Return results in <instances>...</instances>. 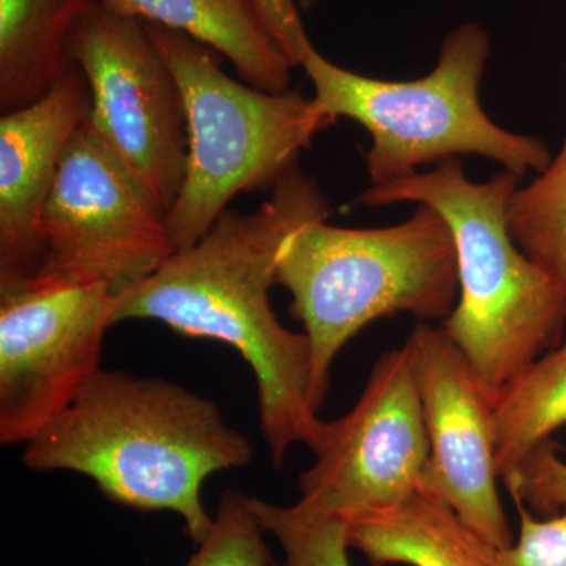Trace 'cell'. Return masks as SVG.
Returning a JSON list of instances; mask_svg holds the SVG:
<instances>
[{
	"mask_svg": "<svg viewBox=\"0 0 566 566\" xmlns=\"http://www.w3.org/2000/svg\"><path fill=\"white\" fill-rule=\"evenodd\" d=\"M329 216L318 181L297 167L255 211L226 210L189 248L115 296L112 324L155 319L186 337L232 346L255 376L259 422L274 465L294 444L316 449L324 427L312 405L307 335L271 305L277 259L290 234Z\"/></svg>",
	"mask_w": 566,
	"mask_h": 566,
	"instance_id": "6da1fadb",
	"label": "cell"
},
{
	"mask_svg": "<svg viewBox=\"0 0 566 566\" xmlns=\"http://www.w3.org/2000/svg\"><path fill=\"white\" fill-rule=\"evenodd\" d=\"M252 457V442L227 423L216 401L167 379L102 368L25 444L22 463L88 476L126 509L172 512L197 546L214 524L203 483L245 468Z\"/></svg>",
	"mask_w": 566,
	"mask_h": 566,
	"instance_id": "7a4b0ae2",
	"label": "cell"
},
{
	"mask_svg": "<svg viewBox=\"0 0 566 566\" xmlns=\"http://www.w3.org/2000/svg\"><path fill=\"white\" fill-rule=\"evenodd\" d=\"M523 175L502 169L471 181L458 158L430 172L370 186L360 207L416 202L438 211L452 230L460 300L441 327L488 389L497 394L566 335V300L517 248L506 227L510 197Z\"/></svg>",
	"mask_w": 566,
	"mask_h": 566,
	"instance_id": "3957f363",
	"label": "cell"
},
{
	"mask_svg": "<svg viewBox=\"0 0 566 566\" xmlns=\"http://www.w3.org/2000/svg\"><path fill=\"white\" fill-rule=\"evenodd\" d=\"M277 285L292 294L290 312L311 344V397L319 411L335 357L368 324L400 314L423 322L450 315L460 292L455 241L428 205L379 229H345L322 219L286 238Z\"/></svg>",
	"mask_w": 566,
	"mask_h": 566,
	"instance_id": "277c9868",
	"label": "cell"
},
{
	"mask_svg": "<svg viewBox=\"0 0 566 566\" xmlns=\"http://www.w3.org/2000/svg\"><path fill=\"white\" fill-rule=\"evenodd\" d=\"M491 39L480 22L447 33L438 65L415 81H382L342 69L314 44L303 66L326 117L349 118L370 134L364 153L371 186L401 180L420 166L476 155L520 175L543 172L553 161L542 140L502 128L480 104Z\"/></svg>",
	"mask_w": 566,
	"mask_h": 566,
	"instance_id": "5b68a950",
	"label": "cell"
},
{
	"mask_svg": "<svg viewBox=\"0 0 566 566\" xmlns=\"http://www.w3.org/2000/svg\"><path fill=\"white\" fill-rule=\"evenodd\" d=\"M180 84L188 115V164L167 229L177 251L214 226L243 192L268 191L300 167L301 153L333 126L300 91L264 92L230 77L210 48L145 22Z\"/></svg>",
	"mask_w": 566,
	"mask_h": 566,
	"instance_id": "8992f818",
	"label": "cell"
},
{
	"mask_svg": "<svg viewBox=\"0 0 566 566\" xmlns=\"http://www.w3.org/2000/svg\"><path fill=\"white\" fill-rule=\"evenodd\" d=\"M41 240L43 262L33 279L103 285L115 296L177 252L167 211L88 118L63 148Z\"/></svg>",
	"mask_w": 566,
	"mask_h": 566,
	"instance_id": "52a82bcc",
	"label": "cell"
},
{
	"mask_svg": "<svg viewBox=\"0 0 566 566\" xmlns=\"http://www.w3.org/2000/svg\"><path fill=\"white\" fill-rule=\"evenodd\" d=\"M69 52L91 88L93 128L169 211L188 164V115L145 22L93 3L74 25Z\"/></svg>",
	"mask_w": 566,
	"mask_h": 566,
	"instance_id": "ba28073f",
	"label": "cell"
},
{
	"mask_svg": "<svg viewBox=\"0 0 566 566\" xmlns=\"http://www.w3.org/2000/svg\"><path fill=\"white\" fill-rule=\"evenodd\" d=\"M300 504L348 520L420 491L430 458L415 346L382 354L352 411L326 422Z\"/></svg>",
	"mask_w": 566,
	"mask_h": 566,
	"instance_id": "9c48e42d",
	"label": "cell"
},
{
	"mask_svg": "<svg viewBox=\"0 0 566 566\" xmlns=\"http://www.w3.org/2000/svg\"><path fill=\"white\" fill-rule=\"evenodd\" d=\"M115 294L32 279L0 294V444H28L102 370Z\"/></svg>",
	"mask_w": 566,
	"mask_h": 566,
	"instance_id": "30bf717a",
	"label": "cell"
},
{
	"mask_svg": "<svg viewBox=\"0 0 566 566\" xmlns=\"http://www.w3.org/2000/svg\"><path fill=\"white\" fill-rule=\"evenodd\" d=\"M415 346L430 458L420 491L446 502L491 545L515 542L495 463L494 395L442 327L419 323Z\"/></svg>",
	"mask_w": 566,
	"mask_h": 566,
	"instance_id": "8fae6325",
	"label": "cell"
},
{
	"mask_svg": "<svg viewBox=\"0 0 566 566\" xmlns=\"http://www.w3.org/2000/svg\"><path fill=\"white\" fill-rule=\"evenodd\" d=\"M91 107V88L74 63L40 102L0 118V294L39 274L44 207L63 148Z\"/></svg>",
	"mask_w": 566,
	"mask_h": 566,
	"instance_id": "7c38bea8",
	"label": "cell"
},
{
	"mask_svg": "<svg viewBox=\"0 0 566 566\" xmlns=\"http://www.w3.org/2000/svg\"><path fill=\"white\" fill-rule=\"evenodd\" d=\"M345 521L349 547L375 566H499V547L424 491Z\"/></svg>",
	"mask_w": 566,
	"mask_h": 566,
	"instance_id": "4fadbf2b",
	"label": "cell"
},
{
	"mask_svg": "<svg viewBox=\"0 0 566 566\" xmlns=\"http://www.w3.org/2000/svg\"><path fill=\"white\" fill-rule=\"evenodd\" d=\"M107 9L191 36L233 63L241 80L264 92L290 91L293 63L252 0H96Z\"/></svg>",
	"mask_w": 566,
	"mask_h": 566,
	"instance_id": "5bb4252c",
	"label": "cell"
},
{
	"mask_svg": "<svg viewBox=\"0 0 566 566\" xmlns=\"http://www.w3.org/2000/svg\"><path fill=\"white\" fill-rule=\"evenodd\" d=\"M96 0H0V112L40 102L69 74V40Z\"/></svg>",
	"mask_w": 566,
	"mask_h": 566,
	"instance_id": "9a60e30c",
	"label": "cell"
},
{
	"mask_svg": "<svg viewBox=\"0 0 566 566\" xmlns=\"http://www.w3.org/2000/svg\"><path fill=\"white\" fill-rule=\"evenodd\" d=\"M566 424V335L494 395L495 463L512 472Z\"/></svg>",
	"mask_w": 566,
	"mask_h": 566,
	"instance_id": "2e32d148",
	"label": "cell"
},
{
	"mask_svg": "<svg viewBox=\"0 0 566 566\" xmlns=\"http://www.w3.org/2000/svg\"><path fill=\"white\" fill-rule=\"evenodd\" d=\"M510 237L566 300V134L553 161L506 207Z\"/></svg>",
	"mask_w": 566,
	"mask_h": 566,
	"instance_id": "e0dca14e",
	"label": "cell"
},
{
	"mask_svg": "<svg viewBox=\"0 0 566 566\" xmlns=\"http://www.w3.org/2000/svg\"><path fill=\"white\" fill-rule=\"evenodd\" d=\"M251 505L283 553V562L271 566H352L344 517L314 512L300 502L277 505L251 497Z\"/></svg>",
	"mask_w": 566,
	"mask_h": 566,
	"instance_id": "ac0fdd59",
	"label": "cell"
},
{
	"mask_svg": "<svg viewBox=\"0 0 566 566\" xmlns=\"http://www.w3.org/2000/svg\"><path fill=\"white\" fill-rule=\"evenodd\" d=\"M264 535L251 497L227 490L216 509L210 535L182 566H271L274 560Z\"/></svg>",
	"mask_w": 566,
	"mask_h": 566,
	"instance_id": "d6986e66",
	"label": "cell"
},
{
	"mask_svg": "<svg viewBox=\"0 0 566 566\" xmlns=\"http://www.w3.org/2000/svg\"><path fill=\"white\" fill-rule=\"evenodd\" d=\"M558 450L560 446L549 439L502 476L516 505H524L543 517L566 509V461L558 457Z\"/></svg>",
	"mask_w": 566,
	"mask_h": 566,
	"instance_id": "ffe728a7",
	"label": "cell"
},
{
	"mask_svg": "<svg viewBox=\"0 0 566 566\" xmlns=\"http://www.w3.org/2000/svg\"><path fill=\"white\" fill-rule=\"evenodd\" d=\"M513 545L497 551L499 566H566V509L554 516L535 517L524 505Z\"/></svg>",
	"mask_w": 566,
	"mask_h": 566,
	"instance_id": "44dd1931",
	"label": "cell"
},
{
	"mask_svg": "<svg viewBox=\"0 0 566 566\" xmlns=\"http://www.w3.org/2000/svg\"><path fill=\"white\" fill-rule=\"evenodd\" d=\"M268 32L285 52L293 66H301L305 52L312 46L301 20L297 0H252Z\"/></svg>",
	"mask_w": 566,
	"mask_h": 566,
	"instance_id": "7402d4cb",
	"label": "cell"
},
{
	"mask_svg": "<svg viewBox=\"0 0 566 566\" xmlns=\"http://www.w3.org/2000/svg\"><path fill=\"white\" fill-rule=\"evenodd\" d=\"M297 2H300V6L303 7V9L308 10L314 6L315 0H297Z\"/></svg>",
	"mask_w": 566,
	"mask_h": 566,
	"instance_id": "603a6c76",
	"label": "cell"
},
{
	"mask_svg": "<svg viewBox=\"0 0 566 566\" xmlns=\"http://www.w3.org/2000/svg\"><path fill=\"white\" fill-rule=\"evenodd\" d=\"M565 69H566V66H565Z\"/></svg>",
	"mask_w": 566,
	"mask_h": 566,
	"instance_id": "cb8c5ba5",
	"label": "cell"
}]
</instances>
